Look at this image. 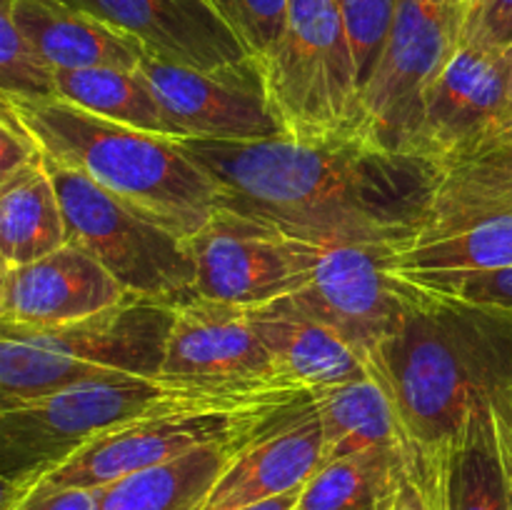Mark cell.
Masks as SVG:
<instances>
[{"instance_id":"6da1fadb","label":"cell","mask_w":512,"mask_h":510,"mask_svg":"<svg viewBox=\"0 0 512 510\" xmlns=\"http://www.w3.org/2000/svg\"><path fill=\"white\" fill-rule=\"evenodd\" d=\"M175 140L213 175L225 208L320 243L405 248L423 230L443 178L430 160L365 138Z\"/></svg>"},{"instance_id":"7a4b0ae2","label":"cell","mask_w":512,"mask_h":510,"mask_svg":"<svg viewBox=\"0 0 512 510\" xmlns=\"http://www.w3.org/2000/svg\"><path fill=\"white\" fill-rule=\"evenodd\" d=\"M368 370L388 393L408 448L433 453L475 410L512 398V313L420 285Z\"/></svg>"},{"instance_id":"3957f363","label":"cell","mask_w":512,"mask_h":510,"mask_svg":"<svg viewBox=\"0 0 512 510\" xmlns=\"http://www.w3.org/2000/svg\"><path fill=\"white\" fill-rule=\"evenodd\" d=\"M43 155L188 240L223 205L213 175L170 135L85 113L60 98L0 95Z\"/></svg>"},{"instance_id":"277c9868","label":"cell","mask_w":512,"mask_h":510,"mask_svg":"<svg viewBox=\"0 0 512 510\" xmlns=\"http://www.w3.org/2000/svg\"><path fill=\"white\" fill-rule=\"evenodd\" d=\"M310 400L313 393L280 385L258 393L205 395L150 410L105 430L63 465L40 475L18 493L5 495L3 503L33 488H105L205 445L248 443L298 413Z\"/></svg>"},{"instance_id":"5b68a950","label":"cell","mask_w":512,"mask_h":510,"mask_svg":"<svg viewBox=\"0 0 512 510\" xmlns=\"http://www.w3.org/2000/svg\"><path fill=\"white\" fill-rule=\"evenodd\" d=\"M175 308L130 298L60 328H0V410L113 375L160 378Z\"/></svg>"},{"instance_id":"8992f818","label":"cell","mask_w":512,"mask_h":510,"mask_svg":"<svg viewBox=\"0 0 512 510\" xmlns=\"http://www.w3.org/2000/svg\"><path fill=\"white\" fill-rule=\"evenodd\" d=\"M205 395L240 393L188 388L143 375H113L83 380L0 410L3 498L63 465L105 430L140 418L150 410L188 403Z\"/></svg>"},{"instance_id":"52a82bcc","label":"cell","mask_w":512,"mask_h":510,"mask_svg":"<svg viewBox=\"0 0 512 510\" xmlns=\"http://www.w3.org/2000/svg\"><path fill=\"white\" fill-rule=\"evenodd\" d=\"M263 78L290 138H365L363 85L335 0H290L285 33Z\"/></svg>"},{"instance_id":"ba28073f","label":"cell","mask_w":512,"mask_h":510,"mask_svg":"<svg viewBox=\"0 0 512 510\" xmlns=\"http://www.w3.org/2000/svg\"><path fill=\"white\" fill-rule=\"evenodd\" d=\"M45 165L63 203L68 238L98 258L130 298L173 308L195 298V265L185 238L105 193L85 175L48 158Z\"/></svg>"},{"instance_id":"9c48e42d","label":"cell","mask_w":512,"mask_h":510,"mask_svg":"<svg viewBox=\"0 0 512 510\" xmlns=\"http://www.w3.org/2000/svg\"><path fill=\"white\" fill-rule=\"evenodd\" d=\"M303 240L310 253L308 283L290 300L368 365L420 295V285L395 265L400 245Z\"/></svg>"},{"instance_id":"30bf717a","label":"cell","mask_w":512,"mask_h":510,"mask_svg":"<svg viewBox=\"0 0 512 510\" xmlns=\"http://www.w3.org/2000/svg\"><path fill=\"white\" fill-rule=\"evenodd\" d=\"M470 0H398L393 28L363 88V135L403 153L423 100L458 53Z\"/></svg>"},{"instance_id":"8fae6325","label":"cell","mask_w":512,"mask_h":510,"mask_svg":"<svg viewBox=\"0 0 512 510\" xmlns=\"http://www.w3.org/2000/svg\"><path fill=\"white\" fill-rule=\"evenodd\" d=\"M185 243L195 265V298L210 303L255 310L308 283L310 253L303 238L225 205Z\"/></svg>"},{"instance_id":"7c38bea8","label":"cell","mask_w":512,"mask_h":510,"mask_svg":"<svg viewBox=\"0 0 512 510\" xmlns=\"http://www.w3.org/2000/svg\"><path fill=\"white\" fill-rule=\"evenodd\" d=\"M512 118L510 48L463 38L428 90L403 153L450 168L480 153Z\"/></svg>"},{"instance_id":"4fadbf2b","label":"cell","mask_w":512,"mask_h":510,"mask_svg":"<svg viewBox=\"0 0 512 510\" xmlns=\"http://www.w3.org/2000/svg\"><path fill=\"white\" fill-rule=\"evenodd\" d=\"M138 70L158 98L173 138L248 143L285 135L255 60L200 70L145 53Z\"/></svg>"},{"instance_id":"5bb4252c","label":"cell","mask_w":512,"mask_h":510,"mask_svg":"<svg viewBox=\"0 0 512 510\" xmlns=\"http://www.w3.org/2000/svg\"><path fill=\"white\" fill-rule=\"evenodd\" d=\"M160 378L215 393H258L285 385L248 310L203 298L175 308Z\"/></svg>"},{"instance_id":"9a60e30c","label":"cell","mask_w":512,"mask_h":510,"mask_svg":"<svg viewBox=\"0 0 512 510\" xmlns=\"http://www.w3.org/2000/svg\"><path fill=\"white\" fill-rule=\"evenodd\" d=\"M130 300L123 285L83 245L3 270L0 320L18 328H60Z\"/></svg>"},{"instance_id":"2e32d148","label":"cell","mask_w":512,"mask_h":510,"mask_svg":"<svg viewBox=\"0 0 512 510\" xmlns=\"http://www.w3.org/2000/svg\"><path fill=\"white\" fill-rule=\"evenodd\" d=\"M163 60L200 70L248 63L250 53L210 0H68Z\"/></svg>"},{"instance_id":"e0dca14e","label":"cell","mask_w":512,"mask_h":510,"mask_svg":"<svg viewBox=\"0 0 512 510\" xmlns=\"http://www.w3.org/2000/svg\"><path fill=\"white\" fill-rule=\"evenodd\" d=\"M323 465V428L315 403L245 443L215 480L200 510H245L303 490Z\"/></svg>"},{"instance_id":"ac0fdd59","label":"cell","mask_w":512,"mask_h":510,"mask_svg":"<svg viewBox=\"0 0 512 510\" xmlns=\"http://www.w3.org/2000/svg\"><path fill=\"white\" fill-rule=\"evenodd\" d=\"M410 460L438 510H510V470L493 405L475 410L433 453L410 448Z\"/></svg>"},{"instance_id":"d6986e66","label":"cell","mask_w":512,"mask_h":510,"mask_svg":"<svg viewBox=\"0 0 512 510\" xmlns=\"http://www.w3.org/2000/svg\"><path fill=\"white\" fill-rule=\"evenodd\" d=\"M395 265L418 285H443L512 268V210L428 220Z\"/></svg>"},{"instance_id":"ffe728a7","label":"cell","mask_w":512,"mask_h":510,"mask_svg":"<svg viewBox=\"0 0 512 510\" xmlns=\"http://www.w3.org/2000/svg\"><path fill=\"white\" fill-rule=\"evenodd\" d=\"M248 315L273 360L275 375L290 388L318 393L370 375L363 358L343 338L290 298L248 310Z\"/></svg>"},{"instance_id":"44dd1931","label":"cell","mask_w":512,"mask_h":510,"mask_svg":"<svg viewBox=\"0 0 512 510\" xmlns=\"http://www.w3.org/2000/svg\"><path fill=\"white\" fill-rule=\"evenodd\" d=\"M53 70H138L145 48L68 0H0Z\"/></svg>"},{"instance_id":"7402d4cb","label":"cell","mask_w":512,"mask_h":510,"mask_svg":"<svg viewBox=\"0 0 512 510\" xmlns=\"http://www.w3.org/2000/svg\"><path fill=\"white\" fill-rule=\"evenodd\" d=\"M68 240V220L45 158L0 180L3 270L45 258Z\"/></svg>"},{"instance_id":"603a6c76","label":"cell","mask_w":512,"mask_h":510,"mask_svg":"<svg viewBox=\"0 0 512 510\" xmlns=\"http://www.w3.org/2000/svg\"><path fill=\"white\" fill-rule=\"evenodd\" d=\"M323 428V463L373 448L408 445L393 403L373 373L313 393Z\"/></svg>"},{"instance_id":"cb8c5ba5","label":"cell","mask_w":512,"mask_h":510,"mask_svg":"<svg viewBox=\"0 0 512 510\" xmlns=\"http://www.w3.org/2000/svg\"><path fill=\"white\" fill-rule=\"evenodd\" d=\"M243 445H205L183 458L105 485L98 510H200L215 480Z\"/></svg>"},{"instance_id":"d4e9b609","label":"cell","mask_w":512,"mask_h":510,"mask_svg":"<svg viewBox=\"0 0 512 510\" xmlns=\"http://www.w3.org/2000/svg\"><path fill=\"white\" fill-rule=\"evenodd\" d=\"M410 448H373L330 460L300 490L295 510H390Z\"/></svg>"},{"instance_id":"484cf974","label":"cell","mask_w":512,"mask_h":510,"mask_svg":"<svg viewBox=\"0 0 512 510\" xmlns=\"http://www.w3.org/2000/svg\"><path fill=\"white\" fill-rule=\"evenodd\" d=\"M55 98L105 120H115L148 133L170 135L158 98L140 70H55Z\"/></svg>"},{"instance_id":"4316f807","label":"cell","mask_w":512,"mask_h":510,"mask_svg":"<svg viewBox=\"0 0 512 510\" xmlns=\"http://www.w3.org/2000/svg\"><path fill=\"white\" fill-rule=\"evenodd\" d=\"M512 210V148L490 145L443 170L428 220ZM425 220V223H428Z\"/></svg>"},{"instance_id":"83f0119b","label":"cell","mask_w":512,"mask_h":510,"mask_svg":"<svg viewBox=\"0 0 512 510\" xmlns=\"http://www.w3.org/2000/svg\"><path fill=\"white\" fill-rule=\"evenodd\" d=\"M0 95L55 98V70L0 5Z\"/></svg>"},{"instance_id":"f1b7e54d","label":"cell","mask_w":512,"mask_h":510,"mask_svg":"<svg viewBox=\"0 0 512 510\" xmlns=\"http://www.w3.org/2000/svg\"><path fill=\"white\" fill-rule=\"evenodd\" d=\"M210 3L263 70L285 33L290 0H210Z\"/></svg>"},{"instance_id":"f546056e","label":"cell","mask_w":512,"mask_h":510,"mask_svg":"<svg viewBox=\"0 0 512 510\" xmlns=\"http://www.w3.org/2000/svg\"><path fill=\"white\" fill-rule=\"evenodd\" d=\"M343 13L350 48L358 65L360 85H368L380 63L390 28H393L398 0H335Z\"/></svg>"},{"instance_id":"4dcf8cb0","label":"cell","mask_w":512,"mask_h":510,"mask_svg":"<svg viewBox=\"0 0 512 510\" xmlns=\"http://www.w3.org/2000/svg\"><path fill=\"white\" fill-rule=\"evenodd\" d=\"M425 288L455 295V298H463L468 300V303L488 305V308L508 310V313H512V268L475 275V278L468 280H455V283L425 285Z\"/></svg>"},{"instance_id":"1f68e13d","label":"cell","mask_w":512,"mask_h":510,"mask_svg":"<svg viewBox=\"0 0 512 510\" xmlns=\"http://www.w3.org/2000/svg\"><path fill=\"white\" fill-rule=\"evenodd\" d=\"M0 118H3V125H0V180H5L18 170L43 160V150L8 105H3Z\"/></svg>"},{"instance_id":"d6a6232c","label":"cell","mask_w":512,"mask_h":510,"mask_svg":"<svg viewBox=\"0 0 512 510\" xmlns=\"http://www.w3.org/2000/svg\"><path fill=\"white\" fill-rule=\"evenodd\" d=\"M465 38L512 48V0H470Z\"/></svg>"},{"instance_id":"836d02e7","label":"cell","mask_w":512,"mask_h":510,"mask_svg":"<svg viewBox=\"0 0 512 510\" xmlns=\"http://www.w3.org/2000/svg\"><path fill=\"white\" fill-rule=\"evenodd\" d=\"M103 488H33L13 500H5L3 510H98Z\"/></svg>"},{"instance_id":"e575fe53","label":"cell","mask_w":512,"mask_h":510,"mask_svg":"<svg viewBox=\"0 0 512 510\" xmlns=\"http://www.w3.org/2000/svg\"><path fill=\"white\" fill-rule=\"evenodd\" d=\"M390 510H438L410 458H408V470H405L403 480H400V488L398 493H395L393 508Z\"/></svg>"},{"instance_id":"d590c367","label":"cell","mask_w":512,"mask_h":510,"mask_svg":"<svg viewBox=\"0 0 512 510\" xmlns=\"http://www.w3.org/2000/svg\"><path fill=\"white\" fill-rule=\"evenodd\" d=\"M495 410H498L500 433H503L505 455H508V470H510V510H512V398L500 400V403H495Z\"/></svg>"},{"instance_id":"8d00e7d4","label":"cell","mask_w":512,"mask_h":510,"mask_svg":"<svg viewBox=\"0 0 512 510\" xmlns=\"http://www.w3.org/2000/svg\"><path fill=\"white\" fill-rule=\"evenodd\" d=\"M298 500H300V490H295V493L280 495V498L265 500V503H258V505H250V508L245 510H295L298 508Z\"/></svg>"},{"instance_id":"74e56055","label":"cell","mask_w":512,"mask_h":510,"mask_svg":"<svg viewBox=\"0 0 512 510\" xmlns=\"http://www.w3.org/2000/svg\"><path fill=\"white\" fill-rule=\"evenodd\" d=\"M490 145H510V148H512V118L503 125V128L498 130V135H495V138L490 140ZM490 145H485V148H490Z\"/></svg>"},{"instance_id":"f35d334b","label":"cell","mask_w":512,"mask_h":510,"mask_svg":"<svg viewBox=\"0 0 512 510\" xmlns=\"http://www.w3.org/2000/svg\"><path fill=\"white\" fill-rule=\"evenodd\" d=\"M510 63H512V48H510Z\"/></svg>"}]
</instances>
